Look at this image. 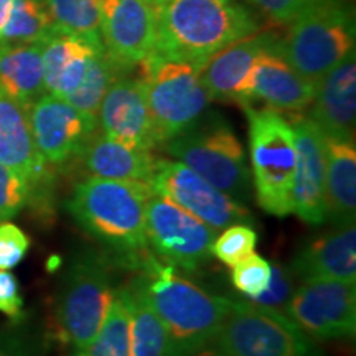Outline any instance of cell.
I'll list each match as a JSON object with an SVG mask.
<instances>
[{
	"label": "cell",
	"mask_w": 356,
	"mask_h": 356,
	"mask_svg": "<svg viewBox=\"0 0 356 356\" xmlns=\"http://www.w3.org/2000/svg\"><path fill=\"white\" fill-rule=\"evenodd\" d=\"M147 184L88 177L74 185L65 207L84 233L96 239L114 264L136 269L149 254L145 203Z\"/></svg>",
	"instance_id": "6da1fadb"
},
{
	"label": "cell",
	"mask_w": 356,
	"mask_h": 356,
	"mask_svg": "<svg viewBox=\"0 0 356 356\" xmlns=\"http://www.w3.org/2000/svg\"><path fill=\"white\" fill-rule=\"evenodd\" d=\"M165 325L175 356H197L208 348L228 312L229 299L204 291L149 252L132 279Z\"/></svg>",
	"instance_id": "7a4b0ae2"
},
{
	"label": "cell",
	"mask_w": 356,
	"mask_h": 356,
	"mask_svg": "<svg viewBox=\"0 0 356 356\" xmlns=\"http://www.w3.org/2000/svg\"><path fill=\"white\" fill-rule=\"evenodd\" d=\"M256 32V20L231 0H165L157 7L150 55L202 70L222 48Z\"/></svg>",
	"instance_id": "3957f363"
},
{
	"label": "cell",
	"mask_w": 356,
	"mask_h": 356,
	"mask_svg": "<svg viewBox=\"0 0 356 356\" xmlns=\"http://www.w3.org/2000/svg\"><path fill=\"white\" fill-rule=\"evenodd\" d=\"M114 261L86 248L71 257L58 289L55 320L63 343L81 350L95 340L114 297Z\"/></svg>",
	"instance_id": "277c9868"
},
{
	"label": "cell",
	"mask_w": 356,
	"mask_h": 356,
	"mask_svg": "<svg viewBox=\"0 0 356 356\" xmlns=\"http://www.w3.org/2000/svg\"><path fill=\"white\" fill-rule=\"evenodd\" d=\"M275 50L307 81L317 84L355 53V19L341 0H315L292 20Z\"/></svg>",
	"instance_id": "5b68a950"
},
{
	"label": "cell",
	"mask_w": 356,
	"mask_h": 356,
	"mask_svg": "<svg viewBox=\"0 0 356 356\" xmlns=\"http://www.w3.org/2000/svg\"><path fill=\"white\" fill-rule=\"evenodd\" d=\"M167 154L185 163L208 184L238 203L252 197V178L243 144L218 114L200 118L193 126L165 142Z\"/></svg>",
	"instance_id": "8992f818"
},
{
	"label": "cell",
	"mask_w": 356,
	"mask_h": 356,
	"mask_svg": "<svg viewBox=\"0 0 356 356\" xmlns=\"http://www.w3.org/2000/svg\"><path fill=\"white\" fill-rule=\"evenodd\" d=\"M207 351L210 356H323L317 341L284 312L233 299Z\"/></svg>",
	"instance_id": "52a82bcc"
},
{
	"label": "cell",
	"mask_w": 356,
	"mask_h": 356,
	"mask_svg": "<svg viewBox=\"0 0 356 356\" xmlns=\"http://www.w3.org/2000/svg\"><path fill=\"white\" fill-rule=\"evenodd\" d=\"M249 121V152L256 202L269 215H292V186L297 163L291 122L270 108L243 106Z\"/></svg>",
	"instance_id": "ba28073f"
},
{
	"label": "cell",
	"mask_w": 356,
	"mask_h": 356,
	"mask_svg": "<svg viewBox=\"0 0 356 356\" xmlns=\"http://www.w3.org/2000/svg\"><path fill=\"white\" fill-rule=\"evenodd\" d=\"M140 66L157 147L193 126L210 104L200 68L184 61L147 56Z\"/></svg>",
	"instance_id": "9c48e42d"
},
{
	"label": "cell",
	"mask_w": 356,
	"mask_h": 356,
	"mask_svg": "<svg viewBox=\"0 0 356 356\" xmlns=\"http://www.w3.org/2000/svg\"><path fill=\"white\" fill-rule=\"evenodd\" d=\"M145 234L152 254L177 270L195 273L213 257L216 231L154 191L145 203Z\"/></svg>",
	"instance_id": "30bf717a"
},
{
	"label": "cell",
	"mask_w": 356,
	"mask_h": 356,
	"mask_svg": "<svg viewBox=\"0 0 356 356\" xmlns=\"http://www.w3.org/2000/svg\"><path fill=\"white\" fill-rule=\"evenodd\" d=\"M149 186L154 193L172 200L215 231L226 229L238 222L256 225L254 216L244 204L215 188L178 160L155 157Z\"/></svg>",
	"instance_id": "8fae6325"
},
{
	"label": "cell",
	"mask_w": 356,
	"mask_h": 356,
	"mask_svg": "<svg viewBox=\"0 0 356 356\" xmlns=\"http://www.w3.org/2000/svg\"><path fill=\"white\" fill-rule=\"evenodd\" d=\"M286 315L315 341L350 340L356 333V282H300Z\"/></svg>",
	"instance_id": "7c38bea8"
},
{
	"label": "cell",
	"mask_w": 356,
	"mask_h": 356,
	"mask_svg": "<svg viewBox=\"0 0 356 356\" xmlns=\"http://www.w3.org/2000/svg\"><path fill=\"white\" fill-rule=\"evenodd\" d=\"M30 126L40 157L50 167L73 162L97 132V121L88 118L63 97L44 95L29 109Z\"/></svg>",
	"instance_id": "4fadbf2b"
},
{
	"label": "cell",
	"mask_w": 356,
	"mask_h": 356,
	"mask_svg": "<svg viewBox=\"0 0 356 356\" xmlns=\"http://www.w3.org/2000/svg\"><path fill=\"white\" fill-rule=\"evenodd\" d=\"M102 47L121 73L139 66L155 44L157 8L147 0H99Z\"/></svg>",
	"instance_id": "5bb4252c"
},
{
	"label": "cell",
	"mask_w": 356,
	"mask_h": 356,
	"mask_svg": "<svg viewBox=\"0 0 356 356\" xmlns=\"http://www.w3.org/2000/svg\"><path fill=\"white\" fill-rule=\"evenodd\" d=\"M0 163L29 186V203L47 208L53 186L51 167L35 145L29 109L0 89Z\"/></svg>",
	"instance_id": "9a60e30c"
},
{
	"label": "cell",
	"mask_w": 356,
	"mask_h": 356,
	"mask_svg": "<svg viewBox=\"0 0 356 356\" xmlns=\"http://www.w3.org/2000/svg\"><path fill=\"white\" fill-rule=\"evenodd\" d=\"M297 163L292 186V213L312 226L327 222V150L325 136L309 115L291 119Z\"/></svg>",
	"instance_id": "2e32d148"
},
{
	"label": "cell",
	"mask_w": 356,
	"mask_h": 356,
	"mask_svg": "<svg viewBox=\"0 0 356 356\" xmlns=\"http://www.w3.org/2000/svg\"><path fill=\"white\" fill-rule=\"evenodd\" d=\"M97 126L106 137L134 149L152 150L157 147L145 89L139 78L115 76L102 97Z\"/></svg>",
	"instance_id": "e0dca14e"
},
{
	"label": "cell",
	"mask_w": 356,
	"mask_h": 356,
	"mask_svg": "<svg viewBox=\"0 0 356 356\" xmlns=\"http://www.w3.org/2000/svg\"><path fill=\"white\" fill-rule=\"evenodd\" d=\"M317 84L307 81L282 55L275 50V42L257 56L246 88V102L262 101L274 111L300 113L312 106L317 95Z\"/></svg>",
	"instance_id": "ac0fdd59"
},
{
	"label": "cell",
	"mask_w": 356,
	"mask_h": 356,
	"mask_svg": "<svg viewBox=\"0 0 356 356\" xmlns=\"http://www.w3.org/2000/svg\"><path fill=\"white\" fill-rule=\"evenodd\" d=\"M275 42L267 35H248L213 55L200 70V81L210 99L244 106L246 88L257 56Z\"/></svg>",
	"instance_id": "d6986e66"
},
{
	"label": "cell",
	"mask_w": 356,
	"mask_h": 356,
	"mask_svg": "<svg viewBox=\"0 0 356 356\" xmlns=\"http://www.w3.org/2000/svg\"><path fill=\"white\" fill-rule=\"evenodd\" d=\"M289 269L300 282H309V280L356 282L355 222L333 226V229L312 239L293 256Z\"/></svg>",
	"instance_id": "ffe728a7"
},
{
	"label": "cell",
	"mask_w": 356,
	"mask_h": 356,
	"mask_svg": "<svg viewBox=\"0 0 356 356\" xmlns=\"http://www.w3.org/2000/svg\"><path fill=\"white\" fill-rule=\"evenodd\" d=\"M309 118L325 137L355 140L356 61L355 53L318 83Z\"/></svg>",
	"instance_id": "44dd1931"
},
{
	"label": "cell",
	"mask_w": 356,
	"mask_h": 356,
	"mask_svg": "<svg viewBox=\"0 0 356 356\" xmlns=\"http://www.w3.org/2000/svg\"><path fill=\"white\" fill-rule=\"evenodd\" d=\"M73 162H78L89 177L149 185L155 157L150 150L134 149L96 132Z\"/></svg>",
	"instance_id": "7402d4cb"
},
{
	"label": "cell",
	"mask_w": 356,
	"mask_h": 356,
	"mask_svg": "<svg viewBox=\"0 0 356 356\" xmlns=\"http://www.w3.org/2000/svg\"><path fill=\"white\" fill-rule=\"evenodd\" d=\"M96 50L99 48L63 33L47 40L42 50L44 91L68 99L81 84L89 60Z\"/></svg>",
	"instance_id": "603a6c76"
},
{
	"label": "cell",
	"mask_w": 356,
	"mask_h": 356,
	"mask_svg": "<svg viewBox=\"0 0 356 356\" xmlns=\"http://www.w3.org/2000/svg\"><path fill=\"white\" fill-rule=\"evenodd\" d=\"M327 150V221L333 226L356 220V149L355 140L325 137Z\"/></svg>",
	"instance_id": "cb8c5ba5"
},
{
	"label": "cell",
	"mask_w": 356,
	"mask_h": 356,
	"mask_svg": "<svg viewBox=\"0 0 356 356\" xmlns=\"http://www.w3.org/2000/svg\"><path fill=\"white\" fill-rule=\"evenodd\" d=\"M42 50L43 43L0 47V89L25 109L47 92Z\"/></svg>",
	"instance_id": "d4e9b609"
},
{
	"label": "cell",
	"mask_w": 356,
	"mask_h": 356,
	"mask_svg": "<svg viewBox=\"0 0 356 356\" xmlns=\"http://www.w3.org/2000/svg\"><path fill=\"white\" fill-rule=\"evenodd\" d=\"M131 299V356H175L165 325L134 280L126 284Z\"/></svg>",
	"instance_id": "484cf974"
},
{
	"label": "cell",
	"mask_w": 356,
	"mask_h": 356,
	"mask_svg": "<svg viewBox=\"0 0 356 356\" xmlns=\"http://www.w3.org/2000/svg\"><path fill=\"white\" fill-rule=\"evenodd\" d=\"M71 356H131V299L126 284L114 297L95 340Z\"/></svg>",
	"instance_id": "4316f807"
},
{
	"label": "cell",
	"mask_w": 356,
	"mask_h": 356,
	"mask_svg": "<svg viewBox=\"0 0 356 356\" xmlns=\"http://www.w3.org/2000/svg\"><path fill=\"white\" fill-rule=\"evenodd\" d=\"M58 30L44 0H12L10 13L3 26L2 44L44 43Z\"/></svg>",
	"instance_id": "83f0119b"
},
{
	"label": "cell",
	"mask_w": 356,
	"mask_h": 356,
	"mask_svg": "<svg viewBox=\"0 0 356 356\" xmlns=\"http://www.w3.org/2000/svg\"><path fill=\"white\" fill-rule=\"evenodd\" d=\"M58 33L83 40L104 50L101 37L99 0H44Z\"/></svg>",
	"instance_id": "f1b7e54d"
},
{
	"label": "cell",
	"mask_w": 356,
	"mask_h": 356,
	"mask_svg": "<svg viewBox=\"0 0 356 356\" xmlns=\"http://www.w3.org/2000/svg\"><path fill=\"white\" fill-rule=\"evenodd\" d=\"M118 74L119 71L111 63L106 51L96 50L92 53L91 60H89L86 74H84L81 84L66 101L73 104L78 111H81L83 114H86L88 118L97 121L102 97H104L106 91H108L111 83L114 81Z\"/></svg>",
	"instance_id": "f546056e"
},
{
	"label": "cell",
	"mask_w": 356,
	"mask_h": 356,
	"mask_svg": "<svg viewBox=\"0 0 356 356\" xmlns=\"http://www.w3.org/2000/svg\"><path fill=\"white\" fill-rule=\"evenodd\" d=\"M257 244V233L254 226L238 222L231 225L222 231V234L215 238L211 254L226 266H234L244 257L252 254Z\"/></svg>",
	"instance_id": "4dcf8cb0"
},
{
	"label": "cell",
	"mask_w": 356,
	"mask_h": 356,
	"mask_svg": "<svg viewBox=\"0 0 356 356\" xmlns=\"http://www.w3.org/2000/svg\"><path fill=\"white\" fill-rule=\"evenodd\" d=\"M231 267H233L231 282H233L236 291L241 292L248 299L257 297L269 286L270 262L254 254V252Z\"/></svg>",
	"instance_id": "1f68e13d"
},
{
	"label": "cell",
	"mask_w": 356,
	"mask_h": 356,
	"mask_svg": "<svg viewBox=\"0 0 356 356\" xmlns=\"http://www.w3.org/2000/svg\"><path fill=\"white\" fill-rule=\"evenodd\" d=\"M297 289V279L291 273L289 266H282L279 262H270V279L269 286L257 297H252V304L267 307V309L280 310L286 314V309L291 302L293 292Z\"/></svg>",
	"instance_id": "d6a6232c"
},
{
	"label": "cell",
	"mask_w": 356,
	"mask_h": 356,
	"mask_svg": "<svg viewBox=\"0 0 356 356\" xmlns=\"http://www.w3.org/2000/svg\"><path fill=\"white\" fill-rule=\"evenodd\" d=\"M29 186L0 163V222L10 221L29 204Z\"/></svg>",
	"instance_id": "836d02e7"
},
{
	"label": "cell",
	"mask_w": 356,
	"mask_h": 356,
	"mask_svg": "<svg viewBox=\"0 0 356 356\" xmlns=\"http://www.w3.org/2000/svg\"><path fill=\"white\" fill-rule=\"evenodd\" d=\"M43 345L32 330L12 322L0 325V356H42Z\"/></svg>",
	"instance_id": "e575fe53"
},
{
	"label": "cell",
	"mask_w": 356,
	"mask_h": 356,
	"mask_svg": "<svg viewBox=\"0 0 356 356\" xmlns=\"http://www.w3.org/2000/svg\"><path fill=\"white\" fill-rule=\"evenodd\" d=\"M30 249V238L10 221L0 222V270L19 266Z\"/></svg>",
	"instance_id": "d590c367"
},
{
	"label": "cell",
	"mask_w": 356,
	"mask_h": 356,
	"mask_svg": "<svg viewBox=\"0 0 356 356\" xmlns=\"http://www.w3.org/2000/svg\"><path fill=\"white\" fill-rule=\"evenodd\" d=\"M0 312L12 318V322H19L24 315V299L19 280L8 270H0Z\"/></svg>",
	"instance_id": "8d00e7d4"
},
{
	"label": "cell",
	"mask_w": 356,
	"mask_h": 356,
	"mask_svg": "<svg viewBox=\"0 0 356 356\" xmlns=\"http://www.w3.org/2000/svg\"><path fill=\"white\" fill-rule=\"evenodd\" d=\"M277 22H292L315 0H252Z\"/></svg>",
	"instance_id": "74e56055"
},
{
	"label": "cell",
	"mask_w": 356,
	"mask_h": 356,
	"mask_svg": "<svg viewBox=\"0 0 356 356\" xmlns=\"http://www.w3.org/2000/svg\"><path fill=\"white\" fill-rule=\"evenodd\" d=\"M10 7H12V0H0V37H2L3 26L7 24Z\"/></svg>",
	"instance_id": "f35d334b"
},
{
	"label": "cell",
	"mask_w": 356,
	"mask_h": 356,
	"mask_svg": "<svg viewBox=\"0 0 356 356\" xmlns=\"http://www.w3.org/2000/svg\"><path fill=\"white\" fill-rule=\"evenodd\" d=\"M147 2H150V3H152V6L155 7V8H157V7L162 6V3L165 2V0H147Z\"/></svg>",
	"instance_id": "ab89813d"
},
{
	"label": "cell",
	"mask_w": 356,
	"mask_h": 356,
	"mask_svg": "<svg viewBox=\"0 0 356 356\" xmlns=\"http://www.w3.org/2000/svg\"><path fill=\"white\" fill-rule=\"evenodd\" d=\"M197 356H210V353H208V351L204 350V351H202V353H198Z\"/></svg>",
	"instance_id": "60d3db41"
}]
</instances>
